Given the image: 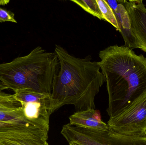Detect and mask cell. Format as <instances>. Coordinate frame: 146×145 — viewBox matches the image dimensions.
Here are the masks:
<instances>
[{
	"label": "cell",
	"instance_id": "cell-7",
	"mask_svg": "<svg viewBox=\"0 0 146 145\" xmlns=\"http://www.w3.org/2000/svg\"><path fill=\"white\" fill-rule=\"evenodd\" d=\"M106 1L115 13L120 32L125 42L124 46L131 49H139V46L132 33L129 16L123 1L108 0Z\"/></svg>",
	"mask_w": 146,
	"mask_h": 145
},
{
	"label": "cell",
	"instance_id": "cell-13",
	"mask_svg": "<svg viewBox=\"0 0 146 145\" xmlns=\"http://www.w3.org/2000/svg\"><path fill=\"white\" fill-rule=\"evenodd\" d=\"M8 89L7 87L0 82V93H3L4 90Z\"/></svg>",
	"mask_w": 146,
	"mask_h": 145
},
{
	"label": "cell",
	"instance_id": "cell-1",
	"mask_svg": "<svg viewBox=\"0 0 146 145\" xmlns=\"http://www.w3.org/2000/svg\"><path fill=\"white\" fill-rule=\"evenodd\" d=\"M54 52L59 61V69L53 81L51 112L66 105H72L76 112L95 109L96 95L106 82L98 62L90 56L76 58L60 45Z\"/></svg>",
	"mask_w": 146,
	"mask_h": 145
},
{
	"label": "cell",
	"instance_id": "cell-2",
	"mask_svg": "<svg viewBox=\"0 0 146 145\" xmlns=\"http://www.w3.org/2000/svg\"><path fill=\"white\" fill-rule=\"evenodd\" d=\"M98 62L105 77L110 118L121 113L146 92V58L117 45L100 51Z\"/></svg>",
	"mask_w": 146,
	"mask_h": 145
},
{
	"label": "cell",
	"instance_id": "cell-10",
	"mask_svg": "<svg viewBox=\"0 0 146 145\" xmlns=\"http://www.w3.org/2000/svg\"><path fill=\"white\" fill-rule=\"evenodd\" d=\"M98 5L102 13L103 20L111 24L116 29L120 31L117 20L114 11L110 7L106 0H97Z\"/></svg>",
	"mask_w": 146,
	"mask_h": 145
},
{
	"label": "cell",
	"instance_id": "cell-9",
	"mask_svg": "<svg viewBox=\"0 0 146 145\" xmlns=\"http://www.w3.org/2000/svg\"><path fill=\"white\" fill-rule=\"evenodd\" d=\"M21 107L14 94L3 93H0V111L12 112Z\"/></svg>",
	"mask_w": 146,
	"mask_h": 145
},
{
	"label": "cell",
	"instance_id": "cell-12",
	"mask_svg": "<svg viewBox=\"0 0 146 145\" xmlns=\"http://www.w3.org/2000/svg\"><path fill=\"white\" fill-rule=\"evenodd\" d=\"M10 22L17 23L14 13L0 7V22Z\"/></svg>",
	"mask_w": 146,
	"mask_h": 145
},
{
	"label": "cell",
	"instance_id": "cell-11",
	"mask_svg": "<svg viewBox=\"0 0 146 145\" xmlns=\"http://www.w3.org/2000/svg\"><path fill=\"white\" fill-rule=\"evenodd\" d=\"M71 1L93 16L97 17L101 20H103V16L97 0H71Z\"/></svg>",
	"mask_w": 146,
	"mask_h": 145
},
{
	"label": "cell",
	"instance_id": "cell-8",
	"mask_svg": "<svg viewBox=\"0 0 146 145\" xmlns=\"http://www.w3.org/2000/svg\"><path fill=\"white\" fill-rule=\"evenodd\" d=\"M69 124L83 128L106 131L109 128L102 120L99 111L95 109L76 112L69 117Z\"/></svg>",
	"mask_w": 146,
	"mask_h": 145
},
{
	"label": "cell",
	"instance_id": "cell-4",
	"mask_svg": "<svg viewBox=\"0 0 146 145\" xmlns=\"http://www.w3.org/2000/svg\"><path fill=\"white\" fill-rule=\"evenodd\" d=\"M62 134L68 143H75L80 145H146V136L124 135L110 129L103 131L68 124L63 128Z\"/></svg>",
	"mask_w": 146,
	"mask_h": 145
},
{
	"label": "cell",
	"instance_id": "cell-15",
	"mask_svg": "<svg viewBox=\"0 0 146 145\" xmlns=\"http://www.w3.org/2000/svg\"><path fill=\"white\" fill-rule=\"evenodd\" d=\"M69 145H80L75 143H69Z\"/></svg>",
	"mask_w": 146,
	"mask_h": 145
},
{
	"label": "cell",
	"instance_id": "cell-3",
	"mask_svg": "<svg viewBox=\"0 0 146 145\" xmlns=\"http://www.w3.org/2000/svg\"><path fill=\"white\" fill-rule=\"evenodd\" d=\"M59 69L58 57L42 47L27 55L0 64V82L14 91L29 89L51 94L53 81Z\"/></svg>",
	"mask_w": 146,
	"mask_h": 145
},
{
	"label": "cell",
	"instance_id": "cell-6",
	"mask_svg": "<svg viewBox=\"0 0 146 145\" xmlns=\"http://www.w3.org/2000/svg\"><path fill=\"white\" fill-rule=\"evenodd\" d=\"M130 20L132 33L139 49L146 52V8L142 0H123Z\"/></svg>",
	"mask_w": 146,
	"mask_h": 145
},
{
	"label": "cell",
	"instance_id": "cell-5",
	"mask_svg": "<svg viewBox=\"0 0 146 145\" xmlns=\"http://www.w3.org/2000/svg\"><path fill=\"white\" fill-rule=\"evenodd\" d=\"M110 130L124 135L146 136V92L118 115L110 118Z\"/></svg>",
	"mask_w": 146,
	"mask_h": 145
},
{
	"label": "cell",
	"instance_id": "cell-14",
	"mask_svg": "<svg viewBox=\"0 0 146 145\" xmlns=\"http://www.w3.org/2000/svg\"><path fill=\"white\" fill-rule=\"evenodd\" d=\"M9 121H0V126H3L4 124H6V123H7Z\"/></svg>",
	"mask_w": 146,
	"mask_h": 145
}]
</instances>
